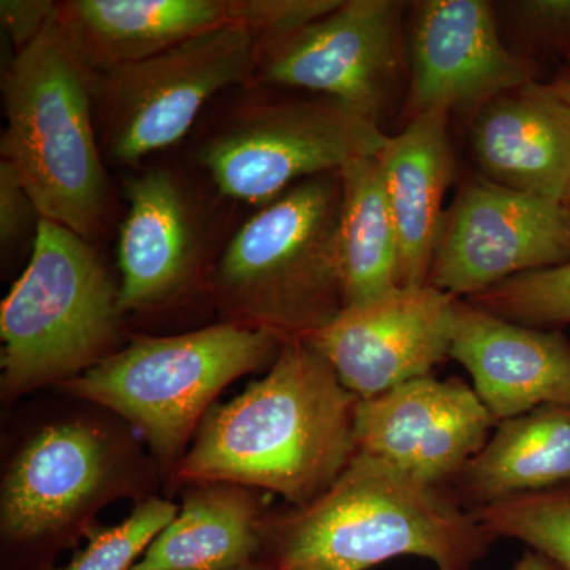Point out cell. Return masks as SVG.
I'll return each mask as SVG.
<instances>
[{
    "instance_id": "17",
    "label": "cell",
    "mask_w": 570,
    "mask_h": 570,
    "mask_svg": "<svg viewBox=\"0 0 570 570\" xmlns=\"http://www.w3.org/2000/svg\"><path fill=\"white\" fill-rule=\"evenodd\" d=\"M469 149L479 176L515 193L561 202L570 184V107L532 80L471 115Z\"/></svg>"
},
{
    "instance_id": "11",
    "label": "cell",
    "mask_w": 570,
    "mask_h": 570,
    "mask_svg": "<svg viewBox=\"0 0 570 570\" xmlns=\"http://www.w3.org/2000/svg\"><path fill=\"white\" fill-rule=\"evenodd\" d=\"M406 122L444 108L472 115L499 94L538 80V66L502 41L487 0L409 3Z\"/></svg>"
},
{
    "instance_id": "8",
    "label": "cell",
    "mask_w": 570,
    "mask_h": 570,
    "mask_svg": "<svg viewBox=\"0 0 570 570\" xmlns=\"http://www.w3.org/2000/svg\"><path fill=\"white\" fill-rule=\"evenodd\" d=\"M261 37L227 24L129 66L92 71L102 153L135 165L186 137L214 97L250 88Z\"/></svg>"
},
{
    "instance_id": "15",
    "label": "cell",
    "mask_w": 570,
    "mask_h": 570,
    "mask_svg": "<svg viewBox=\"0 0 570 570\" xmlns=\"http://www.w3.org/2000/svg\"><path fill=\"white\" fill-rule=\"evenodd\" d=\"M449 356L466 367L497 423L570 407V341L561 330L515 324L460 298Z\"/></svg>"
},
{
    "instance_id": "30",
    "label": "cell",
    "mask_w": 570,
    "mask_h": 570,
    "mask_svg": "<svg viewBox=\"0 0 570 570\" xmlns=\"http://www.w3.org/2000/svg\"><path fill=\"white\" fill-rule=\"evenodd\" d=\"M566 63L564 67L560 71H558L557 77L553 78V81L549 82L550 88L553 89L554 94L570 107V51L564 56Z\"/></svg>"
},
{
    "instance_id": "3",
    "label": "cell",
    "mask_w": 570,
    "mask_h": 570,
    "mask_svg": "<svg viewBox=\"0 0 570 570\" xmlns=\"http://www.w3.org/2000/svg\"><path fill=\"white\" fill-rule=\"evenodd\" d=\"M10 165L41 219L94 242L111 208V184L94 115L92 71L58 20L14 55L2 81Z\"/></svg>"
},
{
    "instance_id": "5",
    "label": "cell",
    "mask_w": 570,
    "mask_h": 570,
    "mask_svg": "<svg viewBox=\"0 0 570 570\" xmlns=\"http://www.w3.org/2000/svg\"><path fill=\"white\" fill-rule=\"evenodd\" d=\"M122 311L92 243L40 219L28 266L0 307L3 397L80 376L116 351Z\"/></svg>"
},
{
    "instance_id": "19",
    "label": "cell",
    "mask_w": 570,
    "mask_h": 570,
    "mask_svg": "<svg viewBox=\"0 0 570 570\" xmlns=\"http://www.w3.org/2000/svg\"><path fill=\"white\" fill-rule=\"evenodd\" d=\"M56 20L88 69L105 71L236 24V0H66Z\"/></svg>"
},
{
    "instance_id": "6",
    "label": "cell",
    "mask_w": 570,
    "mask_h": 570,
    "mask_svg": "<svg viewBox=\"0 0 570 570\" xmlns=\"http://www.w3.org/2000/svg\"><path fill=\"white\" fill-rule=\"evenodd\" d=\"M283 344L272 333L230 322L138 337L59 387L121 415L140 431L160 466L174 472L217 395L273 363Z\"/></svg>"
},
{
    "instance_id": "4",
    "label": "cell",
    "mask_w": 570,
    "mask_h": 570,
    "mask_svg": "<svg viewBox=\"0 0 570 570\" xmlns=\"http://www.w3.org/2000/svg\"><path fill=\"white\" fill-rule=\"evenodd\" d=\"M340 171L299 181L239 227L214 266L224 322L303 340L344 307L337 227Z\"/></svg>"
},
{
    "instance_id": "27",
    "label": "cell",
    "mask_w": 570,
    "mask_h": 570,
    "mask_svg": "<svg viewBox=\"0 0 570 570\" xmlns=\"http://www.w3.org/2000/svg\"><path fill=\"white\" fill-rule=\"evenodd\" d=\"M33 217L41 219L31 195L9 164L0 160V246L13 249L31 232Z\"/></svg>"
},
{
    "instance_id": "20",
    "label": "cell",
    "mask_w": 570,
    "mask_h": 570,
    "mask_svg": "<svg viewBox=\"0 0 570 570\" xmlns=\"http://www.w3.org/2000/svg\"><path fill=\"white\" fill-rule=\"evenodd\" d=\"M266 517L257 490L195 483L130 570H245L261 557Z\"/></svg>"
},
{
    "instance_id": "10",
    "label": "cell",
    "mask_w": 570,
    "mask_h": 570,
    "mask_svg": "<svg viewBox=\"0 0 570 570\" xmlns=\"http://www.w3.org/2000/svg\"><path fill=\"white\" fill-rule=\"evenodd\" d=\"M568 262L570 224L561 202L515 193L478 175L445 213L428 284L466 299Z\"/></svg>"
},
{
    "instance_id": "2",
    "label": "cell",
    "mask_w": 570,
    "mask_h": 570,
    "mask_svg": "<svg viewBox=\"0 0 570 570\" xmlns=\"http://www.w3.org/2000/svg\"><path fill=\"white\" fill-rule=\"evenodd\" d=\"M493 535L455 494L356 452L328 490L265 519L258 561L279 570H370L400 557L471 570Z\"/></svg>"
},
{
    "instance_id": "1",
    "label": "cell",
    "mask_w": 570,
    "mask_h": 570,
    "mask_svg": "<svg viewBox=\"0 0 570 570\" xmlns=\"http://www.w3.org/2000/svg\"><path fill=\"white\" fill-rule=\"evenodd\" d=\"M356 403L316 348L287 341L261 381L209 409L171 478L269 491L302 508L354 459Z\"/></svg>"
},
{
    "instance_id": "13",
    "label": "cell",
    "mask_w": 570,
    "mask_h": 570,
    "mask_svg": "<svg viewBox=\"0 0 570 570\" xmlns=\"http://www.w3.org/2000/svg\"><path fill=\"white\" fill-rule=\"evenodd\" d=\"M497 425L466 382L425 376L358 400L355 448L425 485L445 489Z\"/></svg>"
},
{
    "instance_id": "28",
    "label": "cell",
    "mask_w": 570,
    "mask_h": 570,
    "mask_svg": "<svg viewBox=\"0 0 570 570\" xmlns=\"http://www.w3.org/2000/svg\"><path fill=\"white\" fill-rule=\"evenodd\" d=\"M58 11V2L51 0H2L0 22L14 47V55L31 47L47 31Z\"/></svg>"
},
{
    "instance_id": "9",
    "label": "cell",
    "mask_w": 570,
    "mask_h": 570,
    "mask_svg": "<svg viewBox=\"0 0 570 570\" xmlns=\"http://www.w3.org/2000/svg\"><path fill=\"white\" fill-rule=\"evenodd\" d=\"M407 3L341 0L324 17L261 41L253 86L326 97L381 127L407 89Z\"/></svg>"
},
{
    "instance_id": "25",
    "label": "cell",
    "mask_w": 570,
    "mask_h": 570,
    "mask_svg": "<svg viewBox=\"0 0 570 570\" xmlns=\"http://www.w3.org/2000/svg\"><path fill=\"white\" fill-rule=\"evenodd\" d=\"M178 513L171 502L149 498L115 527L91 528L88 543L73 560L56 570H130Z\"/></svg>"
},
{
    "instance_id": "31",
    "label": "cell",
    "mask_w": 570,
    "mask_h": 570,
    "mask_svg": "<svg viewBox=\"0 0 570 570\" xmlns=\"http://www.w3.org/2000/svg\"><path fill=\"white\" fill-rule=\"evenodd\" d=\"M561 205L570 224V184L568 190H566L564 197H562Z\"/></svg>"
},
{
    "instance_id": "7",
    "label": "cell",
    "mask_w": 570,
    "mask_h": 570,
    "mask_svg": "<svg viewBox=\"0 0 570 570\" xmlns=\"http://www.w3.org/2000/svg\"><path fill=\"white\" fill-rule=\"evenodd\" d=\"M243 92L195 146L197 164L232 200L268 205L299 181L377 156L389 140L326 97L266 86Z\"/></svg>"
},
{
    "instance_id": "16",
    "label": "cell",
    "mask_w": 570,
    "mask_h": 570,
    "mask_svg": "<svg viewBox=\"0 0 570 570\" xmlns=\"http://www.w3.org/2000/svg\"><path fill=\"white\" fill-rule=\"evenodd\" d=\"M127 208L119 234V306L146 313L183 295L202 266V232L183 183L165 168H149L127 181Z\"/></svg>"
},
{
    "instance_id": "29",
    "label": "cell",
    "mask_w": 570,
    "mask_h": 570,
    "mask_svg": "<svg viewBox=\"0 0 570 570\" xmlns=\"http://www.w3.org/2000/svg\"><path fill=\"white\" fill-rule=\"evenodd\" d=\"M513 570H561L549 558L534 550L524 551L523 557L513 566Z\"/></svg>"
},
{
    "instance_id": "23",
    "label": "cell",
    "mask_w": 570,
    "mask_h": 570,
    "mask_svg": "<svg viewBox=\"0 0 570 570\" xmlns=\"http://www.w3.org/2000/svg\"><path fill=\"white\" fill-rule=\"evenodd\" d=\"M494 539L527 543L561 570H570V489L519 494L469 510Z\"/></svg>"
},
{
    "instance_id": "32",
    "label": "cell",
    "mask_w": 570,
    "mask_h": 570,
    "mask_svg": "<svg viewBox=\"0 0 570 570\" xmlns=\"http://www.w3.org/2000/svg\"><path fill=\"white\" fill-rule=\"evenodd\" d=\"M245 570H279L273 568V566L266 564L264 561H255L253 564L247 566Z\"/></svg>"
},
{
    "instance_id": "26",
    "label": "cell",
    "mask_w": 570,
    "mask_h": 570,
    "mask_svg": "<svg viewBox=\"0 0 570 570\" xmlns=\"http://www.w3.org/2000/svg\"><path fill=\"white\" fill-rule=\"evenodd\" d=\"M499 9L531 61L532 55L570 51V0H510Z\"/></svg>"
},
{
    "instance_id": "14",
    "label": "cell",
    "mask_w": 570,
    "mask_h": 570,
    "mask_svg": "<svg viewBox=\"0 0 570 570\" xmlns=\"http://www.w3.org/2000/svg\"><path fill=\"white\" fill-rule=\"evenodd\" d=\"M121 478V450L107 431L73 420L26 442L2 483L0 528L10 543L58 538L82 523Z\"/></svg>"
},
{
    "instance_id": "12",
    "label": "cell",
    "mask_w": 570,
    "mask_h": 570,
    "mask_svg": "<svg viewBox=\"0 0 570 570\" xmlns=\"http://www.w3.org/2000/svg\"><path fill=\"white\" fill-rule=\"evenodd\" d=\"M455 296L433 285L396 287L341 309L307 337L358 400H371L431 371L449 356Z\"/></svg>"
},
{
    "instance_id": "22",
    "label": "cell",
    "mask_w": 570,
    "mask_h": 570,
    "mask_svg": "<svg viewBox=\"0 0 570 570\" xmlns=\"http://www.w3.org/2000/svg\"><path fill=\"white\" fill-rule=\"evenodd\" d=\"M337 253L344 307L363 305L400 287V245L377 156L341 168Z\"/></svg>"
},
{
    "instance_id": "24",
    "label": "cell",
    "mask_w": 570,
    "mask_h": 570,
    "mask_svg": "<svg viewBox=\"0 0 570 570\" xmlns=\"http://www.w3.org/2000/svg\"><path fill=\"white\" fill-rule=\"evenodd\" d=\"M466 302L515 324L560 330L570 324V262L512 277Z\"/></svg>"
},
{
    "instance_id": "18",
    "label": "cell",
    "mask_w": 570,
    "mask_h": 570,
    "mask_svg": "<svg viewBox=\"0 0 570 570\" xmlns=\"http://www.w3.org/2000/svg\"><path fill=\"white\" fill-rule=\"evenodd\" d=\"M449 122L444 108L415 116L377 154L400 245V287L428 284L436 255L453 175Z\"/></svg>"
},
{
    "instance_id": "21",
    "label": "cell",
    "mask_w": 570,
    "mask_h": 570,
    "mask_svg": "<svg viewBox=\"0 0 570 570\" xmlns=\"http://www.w3.org/2000/svg\"><path fill=\"white\" fill-rule=\"evenodd\" d=\"M570 485V407L540 406L499 422L453 482L466 510Z\"/></svg>"
}]
</instances>
